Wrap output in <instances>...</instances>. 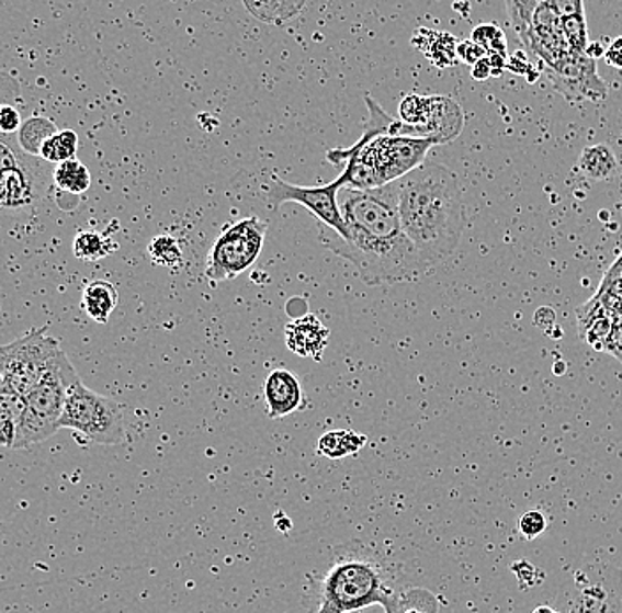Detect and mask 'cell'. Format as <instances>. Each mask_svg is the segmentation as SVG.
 <instances>
[{"label": "cell", "mask_w": 622, "mask_h": 613, "mask_svg": "<svg viewBox=\"0 0 622 613\" xmlns=\"http://www.w3.org/2000/svg\"><path fill=\"white\" fill-rule=\"evenodd\" d=\"M265 225L259 216H248L223 228L214 241L205 265V277L213 283L241 276L264 250Z\"/></svg>", "instance_id": "52a82bcc"}, {"label": "cell", "mask_w": 622, "mask_h": 613, "mask_svg": "<svg viewBox=\"0 0 622 613\" xmlns=\"http://www.w3.org/2000/svg\"><path fill=\"white\" fill-rule=\"evenodd\" d=\"M264 396L271 419H283L308 407L299 378L291 370L276 368L269 373L264 384Z\"/></svg>", "instance_id": "7c38bea8"}, {"label": "cell", "mask_w": 622, "mask_h": 613, "mask_svg": "<svg viewBox=\"0 0 622 613\" xmlns=\"http://www.w3.org/2000/svg\"><path fill=\"white\" fill-rule=\"evenodd\" d=\"M402 227L422 262L439 264L459 248L465 230V207L459 179L444 164L425 161L396 179Z\"/></svg>", "instance_id": "7a4b0ae2"}, {"label": "cell", "mask_w": 622, "mask_h": 613, "mask_svg": "<svg viewBox=\"0 0 622 613\" xmlns=\"http://www.w3.org/2000/svg\"><path fill=\"white\" fill-rule=\"evenodd\" d=\"M77 133L71 132V129H64V132L54 133V135L43 144L39 156L45 158L46 161H52V163H63V161L73 159L75 156H77Z\"/></svg>", "instance_id": "cb8c5ba5"}, {"label": "cell", "mask_w": 622, "mask_h": 613, "mask_svg": "<svg viewBox=\"0 0 622 613\" xmlns=\"http://www.w3.org/2000/svg\"><path fill=\"white\" fill-rule=\"evenodd\" d=\"M546 4L559 14L561 19L572 16V14H586L584 0H546Z\"/></svg>", "instance_id": "1f68e13d"}, {"label": "cell", "mask_w": 622, "mask_h": 613, "mask_svg": "<svg viewBox=\"0 0 622 613\" xmlns=\"http://www.w3.org/2000/svg\"><path fill=\"white\" fill-rule=\"evenodd\" d=\"M59 428H68L101 445H117L126 441V418L117 401L92 391L78 381L69 389Z\"/></svg>", "instance_id": "8992f818"}, {"label": "cell", "mask_w": 622, "mask_h": 613, "mask_svg": "<svg viewBox=\"0 0 622 613\" xmlns=\"http://www.w3.org/2000/svg\"><path fill=\"white\" fill-rule=\"evenodd\" d=\"M55 186L66 193L82 195L91 188V173L77 158L63 161L54 173Z\"/></svg>", "instance_id": "44dd1931"}, {"label": "cell", "mask_w": 622, "mask_h": 613, "mask_svg": "<svg viewBox=\"0 0 622 613\" xmlns=\"http://www.w3.org/2000/svg\"><path fill=\"white\" fill-rule=\"evenodd\" d=\"M465 114L450 95H430V114L419 129V137L432 138L436 146L450 144L464 132Z\"/></svg>", "instance_id": "4fadbf2b"}, {"label": "cell", "mask_w": 622, "mask_h": 613, "mask_svg": "<svg viewBox=\"0 0 622 613\" xmlns=\"http://www.w3.org/2000/svg\"><path fill=\"white\" fill-rule=\"evenodd\" d=\"M494 77V71H491V64L488 57H483L482 60H477L473 66V78L477 82H485L488 78Z\"/></svg>", "instance_id": "e575fe53"}, {"label": "cell", "mask_w": 622, "mask_h": 613, "mask_svg": "<svg viewBox=\"0 0 622 613\" xmlns=\"http://www.w3.org/2000/svg\"><path fill=\"white\" fill-rule=\"evenodd\" d=\"M23 412L25 396L4 387V391L0 393V447L19 450Z\"/></svg>", "instance_id": "2e32d148"}, {"label": "cell", "mask_w": 622, "mask_h": 613, "mask_svg": "<svg viewBox=\"0 0 622 613\" xmlns=\"http://www.w3.org/2000/svg\"><path fill=\"white\" fill-rule=\"evenodd\" d=\"M520 42L545 66L557 63L569 52L561 31V16L546 4V0L538 5L531 25Z\"/></svg>", "instance_id": "8fae6325"}, {"label": "cell", "mask_w": 622, "mask_h": 613, "mask_svg": "<svg viewBox=\"0 0 622 613\" xmlns=\"http://www.w3.org/2000/svg\"><path fill=\"white\" fill-rule=\"evenodd\" d=\"M541 2H545V0H506V13H508L509 23H511V27L517 32L520 39L528 32L532 14Z\"/></svg>", "instance_id": "4316f807"}, {"label": "cell", "mask_w": 622, "mask_h": 613, "mask_svg": "<svg viewBox=\"0 0 622 613\" xmlns=\"http://www.w3.org/2000/svg\"><path fill=\"white\" fill-rule=\"evenodd\" d=\"M80 381L73 364L60 349L43 373L36 386L25 396L22 435L19 450L31 447L50 439L59 428L60 416L68 398L69 389Z\"/></svg>", "instance_id": "5b68a950"}, {"label": "cell", "mask_w": 622, "mask_h": 613, "mask_svg": "<svg viewBox=\"0 0 622 613\" xmlns=\"http://www.w3.org/2000/svg\"><path fill=\"white\" fill-rule=\"evenodd\" d=\"M615 280H622V253L619 254L618 260L613 262L612 268L607 271L603 282L601 283L615 282Z\"/></svg>", "instance_id": "d590c367"}, {"label": "cell", "mask_w": 622, "mask_h": 613, "mask_svg": "<svg viewBox=\"0 0 622 613\" xmlns=\"http://www.w3.org/2000/svg\"><path fill=\"white\" fill-rule=\"evenodd\" d=\"M607 352L615 355L622 363V315L615 314L613 317L612 332H610L609 341H607V347H604Z\"/></svg>", "instance_id": "4dcf8cb0"}, {"label": "cell", "mask_w": 622, "mask_h": 613, "mask_svg": "<svg viewBox=\"0 0 622 613\" xmlns=\"http://www.w3.org/2000/svg\"><path fill=\"white\" fill-rule=\"evenodd\" d=\"M57 133V127L50 118L34 117L20 127L19 141L22 149L29 155L39 156L43 144Z\"/></svg>", "instance_id": "7402d4cb"}, {"label": "cell", "mask_w": 622, "mask_h": 613, "mask_svg": "<svg viewBox=\"0 0 622 613\" xmlns=\"http://www.w3.org/2000/svg\"><path fill=\"white\" fill-rule=\"evenodd\" d=\"M343 186L346 182L341 178L329 182L326 186H297V184L283 181L282 178H278L276 173H273L265 186V196L271 207H280L289 202L303 205L314 214L318 222H323L326 227L335 230L337 236L346 237V219H343L340 202H338V193Z\"/></svg>", "instance_id": "9c48e42d"}, {"label": "cell", "mask_w": 622, "mask_h": 613, "mask_svg": "<svg viewBox=\"0 0 622 613\" xmlns=\"http://www.w3.org/2000/svg\"><path fill=\"white\" fill-rule=\"evenodd\" d=\"M305 0H245L248 11L259 16L262 22L278 23V14H280V22L294 16L297 11L303 8Z\"/></svg>", "instance_id": "603a6c76"}, {"label": "cell", "mask_w": 622, "mask_h": 613, "mask_svg": "<svg viewBox=\"0 0 622 613\" xmlns=\"http://www.w3.org/2000/svg\"><path fill=\"white\" fill-rule=\"evenodd\" d=\"M545 529L546 519L541 511H528L518 520V531L525 540H534V537L541 536Z\"/></svg>", "instance_id": "f1b7e54d"}, {"label": "cell", "mask_w": 622, "mask_h": 613, "mask_svg": "<svg viewBox=\"0 0 622 613\" xmlns=\"http://www.w3.org/2000/svg\"><path fill=\"white\" fill-rule=\"evenodd\" d=\"M546 71L555 91L572 105H578L581 101L598 103L609 95V87L598 73V63L587 52H568L563 59L546 66Z\"/></svg>", "instance_id": "30bf717a"}, {"label": "cell", "mask_w": 622, "mask_h": 613, "mask_svg": "<svg viewBox=\"0 0 622 613\" xmlns=\"http://www.w3.org/2000/svg\"><path fill=\"white\" fill-rule=\"evenodd\" d=\"M471 39L483 46L486 54L508 55L505 31L496 23H483L479 27L474 29Z\"/></svg>", "instance_id": "83f0119b"}, {"label": "cell", "mask_w": 622, "mask_h": 613, "mask_svg": "<svg viewBox=\"0 0 622 613\" xmlns=\"http://www.w3.org/2000/svg\"><path fill=\"white\" fill-rule=\"evenodd\" d=\"M485 55V48L474 43L473 39L459 43V46H456V57H459V60H462V63L468 64V66H474V64H476L477 60H482Z\"/></svg>", "instance_id": "f546056e"}, {"label": "cell", "mask_w": 622, "mask_h": 613, "mask_svg": "<svg viewBox=\"0 0 622 613\" xmlns=\"http://www.w3.org/2000/svg\"><path fill=\"white\" fill-rule=\"evenodd\" d=\"M59 350V341L46 329H32L10 345L0 347V372L4 375L5 387L27 396Z\"/></svg>", "instance_id": "ba28073f"}, {"label": "cell", "mask_w": 622, "mask_h": 613, "mask_svg": "<svg viewBox=\"0 0 622 613\" xmlns=\"http://www.w3.org/2000/svg\"><path fill=\"white\" fill-rule=\"evenodd\" d=\"M561 31L568 45L569 52L586 54L589 48V31H587L586 14H572L561 19Z\"/></svg>", "instance_id": "484cf974"}, {"label": "cell", "mask_w": 622, "mask_h": 613, "mask_svg": "<svg viewBox=\"0 0 622 613\" xmlns=\"http://www.w3.org/2000/svg\"><path fill=\"white\" fill-rule=\"evenodd\" d=\"M366 436L354 430H335V432L324 433L318 439L317 453L324 458L341 459L347 456L358 455L359 451L366 445Z\"/></svg>", "instance_id": "ac0fdd59"}, {"label": "cell", "mask_w": 622, "mask_h": 613, "mask_svg": "<svg viewBox=\"0 0 622 613\" xmlns=\"http://www.w3.org/2000/svg\"><path fill=\"white\" fill-rule=\"evenodd\" d=\"M331 332L315 315H305L285 326L286 349L312 361H323Z\"/></svg>", "instance_id": "5bb4252c"}, {"label": "cell", "mask_w": 622, "mask_h": 613, "mask_svg": "<svg viewBox=\"0 0 622 613\" xmlns=\"http://www.w3.org/2000/svg\"><path fill=\"white\" fill-rule=\"evenodd\" d=\"M338 202L347 236L326 239L327 248L349 260L366 285H396L427 271L402 227L396 181L372 190L343 186Z\"/></svg>", "instance_id": "6da1fadb"}, {"label": "cell", "mask_w": 622, "mask_h": 613, "mask_svg": "<svg viewBox=\"0 0 622 613\" xmlns=\"http://www.w3.org/2000/svg\"><path fill=\"white\" fill-rule=\"evenodd\" d=\"M412 592L396 589L386 564L364 548H341L323 575L309 586L308 606L323 613L359 612L381 606L384 612L425 610Z\"/></svg>", "instance_id": "3957f363"}, {"label": "cell", "mask_w": 622, "mask_h": 613, "mask_svg": "<svg viewBox=\"0 0 622 613\" xmlns=\"http://www.w3.org/2000/svg\"><path fill=\"white\" fill-rule=\"evenodd\" d=\"M578 169L592 181H607L612 178L613 172L618 169V158L613 155L612 147L607 144H598V146H589L581 150L578 158Z\"/></svg>", "instance_id": "d6986e66"}, {"label": "cell", "mask_w": 622, "mask_h": 613, "mask_svg": "<svg viewBox=\"0 0 622 613\" xmlns=\"http://www.w3.org/2000/svg\"><path fill=\"white\" fill-rule=\"evenodd\" d=\"M370 118L363 137L350 149H332L327 152L331 163H346L340 178L346 186L372 190L384 186L405 173L418 169L427 161L428 152L436 146L432 138L387 135V114L377 101L366 98Z\"/></svg>", "instance_id": "277c9868"}, {"label": "cell", "mask_w": 622, "mask_h": 613, "mask_svg": "<svg viewBox=\"0 0 622 613\" xmlns=\"http://www.w3.org/2000/svg\"><path fill=\"white\" fill-rule=\"evenodd\" d=\"M118 305V292L114 283L94 280L87 283L82 294V308L87 317L98 323H106Z\"/></svg>", "instance_id": "e0dca14e"}, {"label": "cell", "mask_w": 622, "mask_h": 613, "mask_svg": "<svg viewBox=\"0 0 622 613\" xmlns=\"http://www.w3.org/2000/svg\"><path fill=\"white\" fill-rule=\"evenodd\" d=\"M20 127L19 110L10 105H0V132L14 133Z\"/></svg>", "instance_id": "d6a6232c"}, {"label": "cell", "mask_w": 622, "mask_h": 613, "mask_svg": "<svg viewBox=\"0 0 622 613\" xmlns=\"http://www.w3.org/2000/svg\"><path fill=\"white\" fill-rule=\"evenodd\" d=\"M326 2H329V0H326Z\"/></svg>", "instance_id": "8d00e7d4"}, {"label": "cell", "mask_w": 622, "mask_h": 613, "mask_svg": "<svg viewBox=\"0 0 622 613\" xmlns=\"http://www.w3.org/2000/svg\"><path fill=\"white\" fill-rule=\"evenodd\" d=\"M412 45L437 68H450L459 60L456 57L459 42L450 32L418 29L414 32Z\"/></svg>", "instance_id": "9a60e30c"}, {"label": "cell", "mask_w": 622, "mask_h": 613, "mask_svg": "<svg viewBox=\"0 0 622 613\" xmlns=\"http://www.w3.org/2000/svg\"><path fill=\"white\" fill-rule=\"evenodd\" d=\"M117 242L112 241L109 234L98 230H83L73 241V253L82 262H98L117 250Z\"/></svg>", "instance_id": "ffe728a7"}, {"label": "cell", "mask_w": 622, "mask_h": 613, "mask_svg": "<svg viewBox=\"0 0 622 613\" xmlns=\"http://www.w3.org/2000/svg\"><path fill=\"white\" fill-rule=\"evenodd\" d=\"M604 59L612 66V68L622 71V36L618 37L615 42L610 43L607 48H604Z\"/></svg>", "instance_id": "836d02e7"}, {"label": "cell", "mask_w": 622, "mask_h": 613, "mask_svg": "<svg viewBox=\"0 0 622 613\" xmlns=\"http://www.w3.org/2000/svg\"><path fill=\"white\" fill-rule=\"evenodd\" d=\"M147 253H149L150 260L156 265H163V268L170 269L178 268L182 259H184L182 246L179 245L176 237L169 236V234H161V236L155 237L147 246Z\"/></svg>", "instance_id": "d4e9b609"}]
</instances>
